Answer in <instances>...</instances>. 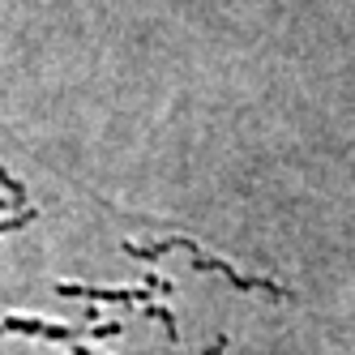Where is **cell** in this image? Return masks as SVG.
I'll return each instance as SVG.
<instances>
[{
  "label": "cell",
  "instance_id": "1",
  "mask_svg": "<svg viewBox=\"0 0 355 355\" xmlns=\"http://www.w3.org/2000/svg\"><path fill=\"white\" fill-rule=\"evenodd\" d=\"M124 252H133V257H141V261L163 257V252H189V261H193L197 270H206V274H223V278H227V283H232L236 291H266V295H274V300H291V291H287V287L270 283V278L240 274L236 266H227V261L210 257V252H201V248H197L193 240H184V236H171V240H159V244H137V240H124Z\"/></svg>",
  "mask_w": 355,
  "mask_h": 355
},
{
  "label": "cell",
  "instance_id": "2",
  "mask_svg": "<svg viewBox=\"0 0 355 355\" xmlns=\"http://www.w3.org/2000/svg\"><path fill=\"white\" fill-rule=\"evenodd\" d=\"M56 291H60V295H82V300H103V304H141V309L163 325V334H167L171 343L180 338V329H175V317L163 309V304H150V295L171 291L167 278H150V283H141V287H86V283H60Z\"/></svg>",
  "mask_w": 355,
  "mask_h": 355
},
{
  "label": "cell",
  "instance_id": "3",
  "mask_svg": "<svg viewBox=\"0 0 355 355\" xmlns=\"http://www.w3.org/2000/svg\"><path fill=\"white\" fill-rule=\"evenodd\" d=\"M0 334H31V338H60L73 343L82 334L78 325H64V321H43V317H0Z\"/></svg>",
  "mask_w": 355,
  "mask_h": 355
},
{
  "label": "cell",
  "instance_id": "4",
  "mask_svg": "<svg viewBox=\"0 0 355 355\" xmlns=\"http://www.w3.org/2000/svg\"><path fill=\"white\" fill-rule=\"evenodd\" d=\"M223 351H227V338H214V343H210L206 351H201V355H223Z\"/></svg>",
  "mask_w": 355,
  "mask_h": 355
}]
</instances>
